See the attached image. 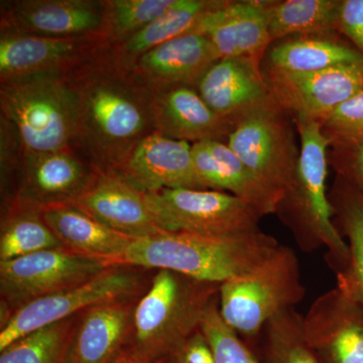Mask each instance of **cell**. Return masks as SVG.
<instances>
[{
    "mask_svg": "<svg viewBox=\"0 0 363 363\" xmlns=\"http://www.w3.org/2000/svg\"><path fill=\"white\" fill-rule=\"evenodd\" d=\"M145 196L157 225L167 233L231 236L259 230L262 215L250 203L229 193L162 189Z\"/></svg>",
    "mask_w": 363,
    "mask_h": 363,
    "instance_id": "9",
    "label": "cell"
},
{
    "mask_svg": "<svg viewBox=\"0 0 363 363\" xmlns=\"http://www.w3.org/2000/svg\"><path fill=\"white\" fill-rule=\"evenodd\" d=\"M279 245L274 236L260 230L231 236L164 231L133 240L118 264L167 269L221 285L250 272Z\"/></svg>",
    "mask_w": 363,
    "mask_h": 363,
    "instance_id": "2",
    "label": "cell"
},
{
    "mask_svg": "<svg viewBox=\"0 0 363 363\" xmlns=\"http://www.w3.org/2000/svg\"><path fill=\"white\" fill-rule=\"evenodd\" d=\"M338 32L346 35L363 57V0H341Z\"/></svg>",
    "mask_w": 363,
    "mask_h": 363,
    "instance_id": "35",
    "label": "cell"
},
{
    "mask_svg": "<svg viewBox=\"0 0 363 363\" xmlns=\"http://www.w3.org/2000/svg\"><path fill=\"white\" fill-rule=\"evenodd\" d=\"M112 363H138L135 362V360L131 359V358L126 357V355H124L123 353H121V355H119L118 358L117 359L114 360Z\"/></svg>",
    "mask_w": 363,
    "mask_h": 363,
    "instance_id": "37",
    "label": "cell"
},
{
    "mask_svg": "<svg viewBox=\"0 0 363 363\" xmlns=\"http://www.w3.org/2000/svg\"><path fill=\"white\" fill-rule=\"evenodd\" d=\"M156 363H215V360L209 343L199 329Z\"/></svg>",
    "mask_w": 363,
    "mask_h": 363,
    "instance_id": "34",
    "label": "cell"
},
{
    "mask_svg": "<svg viewBox=\"0 0 363 363\" xmlns=\"http://www.w3.org/2000/svg\"><path fill=\"white\" fill-rule=\"evenodd\" d=\"M102 1L21 0L7 4L1 30L52 38L102 37Z\"/></svg>",
    "mask_w": 363,
    "mask_h": 363,
    "instance_id": "15",
    "label": "cell"
},
{
    "mask_svg": "<svg viewBox=\"0 0 363 363\" xmlns=\"http://www.w3.org/2000/svg\"><path fill=\"white\" fill-rule=\"evenodd\" d=\"M223 2L224 0H176L171 9L142 30L125 42L111 47L112 54L130 65L150 50L191 32L203 16Z\"/></svg>",
    "mask_w": 363,
    "mask_h": 363,
    "instance_id": "25",
    "label": "cell"
},
{
    "mask_svg": "<svg viewBox=\"0 0 363 363\" xmlns=\"http://www.w3.org/2000/svg\"><path fill=\"white\" fill-rule=\"evenodd\" d=\"M329 198L338 231L347 238L350 250V262L337 274L338 284L363 306V197L351 189L338 187Z\"/></svg>",
    "mask_w": 363,
    "mask_h": 363,
    "instance_id": "28",
    "label": "cell"
},
{
    "mask_svg": "<svg viewBox=\"0 0 363 363\" xmlns=\"http://www.w3.org/2000/svg\"><path fill=\"white\" fill-rule=\"evenodd\" d=\"M262 71L272 99L293 119L320 123L336 107L363 90V63L311 73Z\"/></svg>",
    "mask_w": 363,
    "mask_h": 363,
    "instance_id": "11",
    "label": "cell"
},
{
    "mask_svg": "<svg viewBox=\"0 0 363 363\" xmlns=\"http://www.w3.org/2000/svg\"><path fill=\"white\" fill-rule=\"evenodd\" d=\"M64 247L43 218L42 209L20 200L11 201L0 228V262Z\"/></svg>",
    "mask_w": 363,
    "mask_h": 363,
    "instance_id": "27",
    "label": "cell"
},
{
    "mask_svg": "<svg viewBox=\"0 0 363 363\" xmlns=\"http://www.w3.org/2000/svg\"><path fill=\"white\" fill-rule=\"evenodd\" d=\"M259 339L264 363H321L306 341L303 316L295 309L288 310L271 320Z\"/></svg>",
    "mask_w": 363,
    "mask_h": 363,
    "instance_id": "29",
    "label": "cell"
},
{
    "mask_svg": "<svg viewBox=\"0 0 363 363\" xmlns=\"http://www.w3.org/2000/svg\"><path fill=\"white\" fill-rule=\"evenodd\" d=\"M147 272L142 267L114 264L87 283L30 303L2 325L0 351L30 332L76 316L93 306L140 298L152 279Z\"/></svg>",
    "mask_w": 363,
    "mask_h": 363,
    "instance_id": "8",
    "label": "cell"
},
{
    "mask_svg": "<svg viewBox=\"0 0 363 363\" xmlns=\"http://www.w3.org/2000/svg\"><path fill=\"white\" fill-rule=\"evenodd\" d=\"M176 0H102L104 39L111 47L121 44L166 13Z\"/></svg>",
    "mask_w": 363,
    "mask_h": 363,
    "instance_id": "30",
    "label": "cell"
},
{
    "mask_svg": "<svg viewBox=\"0 0 363 363\" xmlns=\"http://www.w3.org/2000/svg\"><path fill=\"white\" fill-rule=\"evenodd\" d=\"M267 4L266 0H224L220 6L203 16L191 32L205 35L219 59L247 58L262 62L272 44Z\"/></svg>",
    "mask_w": 363,
    "mask_h": 363,
    "instance_id": "16",
    "label": "cell"
},
{
    "mask_svg": "<svg viewBox=\"0 0 363 363\" xmlns=\"http://www.w3.org/2000/svg\"><path fill=\"white\" fill-rule=\"evenodd\" d=\"M111 266L66 247L0 262L1 326L21 308L87 283Z\"/></svg>",
    "mask_w": 363,
    "mask_h": 363,
    "instance_id": "10",
    "label": "cell"
},
{
    "mask_svg": "<svg viewBox=\"0 0 363 363\" xmlns=\"http://www.w3.org/2000/svg\"><path fill=\"white\" fill-rule=\"evenodd\" d=\"M152 119L155 133L190 143L223 142L233 128L191 85L152 88Z\"/></svg>",
    "mask_w": 363,
    "mask_h": 363,
    "instance_id": "20",
    "label": "cell"
},
{
    "mask_svg": "<svg viewBox=\"0 0 363 363\" xmlns=\"http://www.w3.org/2000/svg\"><path fill=\"white\" fill-rule=\"evenodd\" d=\"M195 87L205 104L231 124L272 99L260 62L252 59L217 60Z\"/></svg>",
    "mask_w": 363,
    "mask_h": 363,
    "instance_id": "17",
    "label": "cell"
},
{
    "mask_svg": "<svg viewBox=\"0 0 363 363\" xmlns=\"http://www.w3.org/2000/svg\"><path fill=\"white\" fill-rule=\"evenodd\" d=\"M220 284L157 269L136 301L123 354L138 363H156L199 330L219 297Z\"/></svg>",
    "mask_w": 363,
    "mask_h": 363,
    "instance_id": "4",
    "label": "cell"
},
{
    "mask_svg": "<svg viewBox=\"0 0 363 363\" xmlns=\"http://www.w3.org/2000/svg\"><path fill=\"white\" fill-rule=\"evenodd\" d=\"M339 150L346 152L350 157L341 167V172L343 175L350 177L351 180L357 184L358 188L362 190L360 195L363 197V142L347 149Z\"/></svg>",
    "mask_w": 363,
    "mask_h": 363,
    "instance_id": "36",
    "label": "cell"
},
{
    "mask_svg": "<svg viewBox=\"0 0 363 363\" xmlns=\"http://www.w3.org/2000/svg\"><path fill=\"white\" fill-rule=\"evenodd\" d=\"M322 131L337 150L363 142V90L344 101L320 121Z\"/></svg>",
    "mask_w": 363,
    "mask_h": 363,
    "instance_id": "33",
    "label": "cell"
},
{
    "mask_svg": "<svg viewBox=\"0 0 363 363\" xmlns=\"http://www.w3.org/2000/svg\"><path fill=\"white\" fill-rule=\"evenodd\" d=\"M69 72L1 82L2 118L11 124L26 152L73 150L78 108Z\"/></svg>",
    "mask_w": 363,
    "mask_h": 363,
    "instance_id": "5",
    "label": "cell"
},
{
    "mask_svg": "<svg viewBox=\"0 0 363 363\" xmlns=\"http://www.w3.org/2000/svg\"><path fill=\"white\" fill-rule=\"evenodd\" d=\"M196 173L206 190L222 191L250 203L262 216L276 214L279 200L264 188L228 145L220 140L192 143Z\"/></svg>",
    "mask_w": 363,
    "mask_h": 363,
    "instance_id": "21",
    "label": "cell"
},
{
    "mask_svg": "<svg viewBox=\"0 0 363 363\" xmlns=\"http://www.w3.org/2000/svg\"><path fill=\"white\" fill-rule=\"evenodd\" d=\"M43 218L64 247L118 264L135 238L112 230L74 204L42 209Z\"/></svg>",
    "mask_w": 363,
    "mask_h": 363,
    "instance_id": "23",
    "label": "cell"
},
{
    "mask_svg": "<svg viewBox=\"0 0 363 363\" xmlns=\"http://www.w3.org/2000/svg\"><path fill=\"white\" fill-rule=\"evenodd\" d=\"M341 0L267 1L266 13L272 43L311 33L338 30Z\"/></svg>",
    "mask_w": 363,
    "mask_h": 363,
    "instance_id": "26",
    "label": "cell"
},
{
    "mask_svg": "<svg viewBox=\"0 0 363 363\" xmlns=\"http://www.w3.org/2000/svg\"><path fill=\"white\" fill-rule=\"evenodd\" d=\"M73 204L112 230L135 240L164 233L150 211L145 193L112 173L95 172L88 187Z\"/></svg>",
    "mask_w": 363,
    "mask_h": 363,
    "instance_id": "19",
    "label": "cell"
},
{
    "mask_svg": "<svg viewBox=\"0 0 363 363\" xmlns=\"http://www.w3.org/2000/svg\"><path fill=\"white\" fill-rule=\"evenodd\" d=\"M140 193L162 189L206 190L196 173L192 143L152 133L113 172Z\"/></svg>",
    "mask_w": 363,
    "mask_h": 363,
    "instance_id": "13",
    "label": "cell"
},
{
    "mask_svg": "<svg viewBox=\"0 0 363 363\" xmlns=\"http://www.w3.org/2000/svg\"><path fill=\"white\" fill-rule=\"evenodd\" d=\"M200 330L209 343L215 363H262L247 343L223 321L219 313L218 298L203 317Z\"/></svg>",
    "mask_w": 363,
    "mask_h": 363,
    "instance_id": "32",
    "label": "cell"
},
{
    "mask_svg": "<svg viewBox=\"0 0 363 363\" xmlns=\"http://www.w3.org/2000/svg\"><path fill=\"white\" fill-rule=\"evenodd\" d=\"M217 60L210 40L201 33L190 32L150 50L130 66L152 88L196 86Z\"/></svg>",
    "mask_w": 363,
    "mask_h": 363,
    "instance_id": "22",
    "label": "cell"
},
{
    "mask_svg": "<svg viewBox=\"0 0 363 363\" xmlns=\"http://www.w3.org/2000/svg\"><path fill=\"white\" fill-rule=\"evenodd\" d=\"M300 138V155L290 187L279 202L277 214L290 228L302 252L327 250V264L337 274L350 262L346 241L334 223L333 207L327 193L330 142L319 121L294 118Z\"/></svg>",
    "mask_w": 363,
    "mask_h": 363,
    "instance_id": "3",
    "label": "cell"
},
{
    "mask_svg": "<svg viewBox=\"0 0 363 363\" xmlns=\"http://www.w3.org/2000/svg\"><path fill=\"white\" fill-rule=\"evenodd\" d=\"M293 248L279 245L250 272L221 284L218 308L223 321L245 342L259 340L274 317L295 309L305 298Z\"/></svg>",
    "mask_w": 363,
    "mask_h": 363,
    "instance_id": "6",
    "label": "cell"
},
{
    "mask_svg": "<svg viewBox=\"0 0 363 363\" xmlns=\"http://www.w3.org/2000/svg\"><path fill=\"white\" fill-rule=\"evenodd\" d=\"M95 172L72 149L45 152L23 150L14 199L40 209L73 204L88 187Z\"/></svg>",
    "mask_w": 363,
    "mask_h": 363,
    "instance_id": "14",
    "label": "cell"
},
{
    "mask_svg": "<svg viewBox=\"0 0 363 363\" xmlns=\"http://www.w3.org/2000/svg\"><path fill=\"white\" fill-rule=\"evenodd\" d=\"M77 97L73 149L98 172L113 173L155 133L152 88L106 48L69 72Z\"/></svg>",
    "mask_w": 363,
    "mask_h": 363,
    "instance_id": "1",
    "label": "cell"
},
{
    "mask_svg": "<svg viewBox=\"0 0 363 363\" xmlns=\"http://www.w3.org/2000/svg\"><path fill=\"white\" fill-rule=\"evenodd\" d=\"M135 300L112 301L79 313L65 353V363H112L130 336Z\"/></svg>",
    "mask_w": 363,
    "mask_h": 363,
    "instance_id": "18",
    "label": "cell"
},
{
    "mask_svg": "<svg viewBox=\"0 0 363 363\" xmlns=\"http://www.w3.org/2000/svg\"><path fill=\"white\" fill-rule=\"evenodd\" d=\"M108 47L102 37L52 38L1 30L0 80L66 73Z\"/></svg>",
    "mask_w": 363,
    "mask_h": 363,
    "instance_id": "12",
    "label": "cell"
},
{
    "mask_svg": "<svg viewBox=\"0 0 363 363\" xmlns=\"http://www.w3.org/2000/svg\"><path fill=\"white\" fill-rule=\"evenodd\" d=\"M75 316L30 332L0 351V363H65Z\"/></svg>",
    "mask_w": 363,
    "mask_h": 363,
    "instance_id": "31",
    "label": "cell"
},
{
    "mask_svg": "<svg viewBox=\"0 0 363 363\" xmlns=\"http://www.w3.org/2000/svg\"><path fill=\"white\" fill-rule=\"evenodd\" d=\"M274 43L267 52L266 70L311 73L363 63L362 54L333 33L293 35Z\"/></svg>",
    "mask_w": 363,
    "mask_h": 363,
    "instance_id": "24",
    "label": "cell"
},
{
    "mask_svg": "<svg viewBox=\"0 0 363 363\" xmlns=\"http://www.w3.org/2000/svg\"><path fill=\"white\" fill-rule=\"evenodd\" d=\"M289 116L272 97L236 119L225 140L279 202L292 183L300 155Z\"/></svg>",
    "mask_w": 363,
    "mask_h": 363,
    "instance_id": "7",
    "label": "cell"
}]
</instances>
